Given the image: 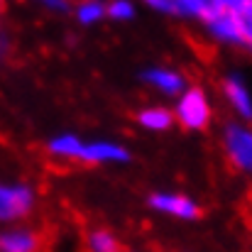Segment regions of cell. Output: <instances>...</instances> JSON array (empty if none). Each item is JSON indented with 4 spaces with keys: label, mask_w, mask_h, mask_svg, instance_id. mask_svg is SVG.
Instances as JSON below:
<instances>
[{
    "label": "cell",
    "mask_w": 252,
    "mask_h": 252,
    "mask_svg": "<svg viewBox=\"0 0 252 252\" xmlns=\"http://www.w3.org/2000/svg\"><path fill=\"white\" fill-rule=\"evenodd\" d=\"M137 15L135 2L132 0H108L105 2V17L115 20V22H127Z\"/></svg>",
    "instance_id": "obj_15"
},
{
    "label": "cell",
    "mask_w": 252,
    "mask_h": 252,
    "mask_svg": "<svg viewBox=\"0 0 252 252\" xmlns=\"http://www.w3.org/2000/svg\"><path fill=\"white\" fill-rule=\"evenodd\" d=\"M42 235L32 228L12 225L0 230V252H39Z\"/></svg>",
    "instance_id": "obj_9"
},
{
    "label": "cell",
    "mask_w": 252,
    "mask_h": 252,
    "mask_svg": "<svg viewBox=\"0 0 252 252\" xmlns=\"http://www.w3.org/2000/svg\"><path fill=\"white\" fill-rule=\"evenodd\" d=\"M86 245L91 252H120V240L110 233V230H91L86 238Z\"/></svg>",
    "instance_id": "obj_14"
},
{
    "label": "cell",
    "mask_w": 252,
    "mask_h": 252,
    "mask_svg": "<svg viewBox=\"0 0 252 252\" xmlns=\"http://www.w3.org/2000/svg\"><path fill=\"white\" fill-rule=\"evenodd\" d=\"M79 162H84V164H127L130 150L113 140H93V142H84V147L79 152Z\"/></svg>",
    "instance_id": "obj_5"
},
{
    "label": "cell",
    "mask_w": 252,
    "mask_h": 252,
    "mask_svg": "<svg viewBox=\"0 0 252 252\" xmlns=\"http://www.w3.org/2000/svg\"><path fill=\"white\" fill-rule=\"evenodd\" d=\"M74 15H76V22L84 27L98 25L105 20V2L103 0H79L74 5Z\"/></svg>",
    "instance_id": "obj_13"
},
{
    "label": "cell",
    "mask_w": 252,
    "mask_h": 252,
    "mask_svg": "<svg viewBox=\"0 0 252 252\" xmlns=\"http://www.w3.org/2000/svg\"><path fill=\"white\" fill-rule=\"evenodd\" d=\"M206 32L220 42V44H228V47H245L243 42V27H240V17L238 12H220L216 10L206 22H203Z\"/></svg>",
    "instance_id": "obj_7"
},
{
    "label": "cell",
    "mask_w": 252,
    "mask_h": 252,
    "mask_svg": "<svg viewBox=\"0 0 252 252\" xmlns=\"http://www.w3.org/2000/svg\"><path fill=\"white\" fill-rule=\"evenodd\" d=\"M84 147V140L74 132H59L47 142V155L54 159H66V162H79V152Z\"/></svg>",
    "instance_id": "obj_10"
},
{
    "label": "cell",
    "mask_w": 252,
    "mask_h": 252,
    "mask_svg": "<svg viewBox=\"0 0 252 252\" xmlns=\"http://www.w3.org/2000/svg\"><path fill=\"white\" fill-rule=\"evenodd\" d=\"M32 2H37L39 7H44L49 12H57V15H66V12L74 10L71 0H32Z\"/></svg>",
    "instance_id": "obj_17"
},
{
    "label": "cell",
    "mask_w": 252,
    "mask_h": 252,
    "mask_svg": "<svg viewBox=\"0 0 252 252\" xmlns=\"http://www.w3.org/2000/svg\"><path fill=\"white\" fill-rule=\"evenodd\" d=\"M238 17H240V27H243V42L248 49H252V0L238 12Z\"/></svg>",
    "instance_id": "obj_16"
},
{
    "label": "cell",
    "mask_w": 252,
    "mask_h": 252,
    "mask_svg": "<svg viewBox=\"0 0 252 252\" xmlns=\"http://www.w3.org/2000/svg\"><path fill=\"white\" fill-rule=\"evenodd\" d=\"M2 2H5V0H0V10H2Z\"/></svg>",
    "instance_id": "obj_21"
},
{
    "label": "cell",
    "mask_w": 252,
    "mask_h": 252,
    "mask_svg": "<svg viewBox=\"0 0 252 252\" xmlns=\"http://www.w3.org/2000/svg\"><path fill=\"white\" fill-rule=\"evenodd\" d=\"M220 91L228 100V105L233 108V113L238 115L240 123H252V93L245 79L235 71L225 74L223 81H220Z\"/></svg>",
    "instance_id": "obj_6"
},
{
    "label": "cell",
    "mask_w": 252,
    "mask_h": 252,
    "mask_svg": "<svg viewBox=\"0 0 252 252\" xmlns=\"http://www.w3.org/2000/svg\"><path fill=\"white\" fill-rule=\"evenodd\" d=\"M250 0H211V5L220 12H240Z\"/></svg>",
    "instance_id": "obj_18"
},
{
    "label": "cell",
    "mask_w": 252,
    "mask_h": 252,
    "mask_svg": "<svg viewBox=\"0 0 252 252\" xmlns=\"http://www.w3.org/2000/svg\"><path fill=\"white\" fill-rule=\"evenodd\" d=\"M213 12H216V7L211 5V0H176V12H174V17L206 22Z\"/></svg>",
    "instance_id": "obj_12"
},
{
    "label": "cell",
    "mask_w": 252,
    "mask_h": 252,
    "mask_svg": "<svg viewBox=\"0 0 252 252\" xmlns=\"http://www.w3.org/2000/svg\"><path fill=\"white\" fill-rule=\"evenodd\" d=\"M150 10L162 12V15H174L176 12V0H142Z\"/></svg>",
    "instance_id": "obj_19"
},
{
    "label": "cell",
    "mask_w": 252,
    "mask_h": 252,
    "mask_svg": "<svg viewBox=\"0 0 252 252\" xmlns=\"http://www.w3.org/2000/svg\"><path fill=\"white\" fill-rule=\"evenodd\" d=\"M37 193L22 181H0V223H17L34 211Z\"/></svg>",
    "instance_id": "obj_3"
},
{
    "label": "cell",
    "mask_w": 252,
    "mask_h": 252,
    "mask_svg": "<svg viewBox=\"0 0 252 252\" xmlns=\"http://www.w3.org/2000/svg\"><path fill=\"white\" fill-rule=\"evenodd\" d=\"M147 206L162 216L176 218V220H196L201 216V208L193 198L176 193V191H155L147 198Z\"/></svg>",
    "instance_id": "obj_4"
},
{
    "label": "cell",
    "mask_w": 252,
    "mask_h": 252,
    "mask_svg": "<svg viewBox=\"0 0 252 252\" xmlns=\"http://www.w3.org/2000/svg\"><path fill=\"white\" fill-rule=\"evenodd\" d=\"M174 110L167 105H147L137 113V125L150 130V132H167L174 127Z\"/></svg>",
    "instance_id": "obj_11"
},
{
    "label": "cell",
    "mask_w": 252,
    "mask_h": 252,
    "mask_svg": "<svg viewBox=\"0 0 252 252\" xmlns=\"http://www.w3.org/2000/svg\"><path fill=\"white\" fill-rule=\"evenodd\" d=\"M142 79H145L147 86H152L157 93L169 95V98H179L189 88L186 76L181 71H176V69H169V66H150V69L142 71Z\"/></svg>",
    "instance_id": "obj_8"
},
{
    "label": "cell",
    "mask_w": 252,
    "mask_h": 252,
    "mask_svg": "<svg viewBox=\"0 0 252 252\" xmlns=\"http://www.w3.org/2000/svg\"><path fill=\"white\" fill-rule=\"evenodd\" d=\"M220 145H223V155L230 162V167L240 174H250L252 176V125L250 123H240V120H230L223 127L220 135Z\"/></svg>",
    "instance_id": "obj_2"
},
{
    "label": "cell",
    "mask_w": 252,
    "mask_h": 252,
    "mask_svg": "<svg viewBox=\"0 0 252 252\" xmlns=\"http://www.w3.org/2000/svg\"><path fill=\"white\" fill-rule=\"evenodd\" d=\"M171 110H174V120L184 130H191V132L206 130L211 125V120H213L211 98H208L206 88H201V86H189L176 98V105Z\"/></svg>",
    "instance_id": "obj_1"
},
{
    "label": "cell",
    "mask_w": 252,
    "mask_h": 252,
    "mask_svg": "<svg viewBox=\"0 0 252 252\" xmlns=\"http://www.w3.org/2000/svg\"><path fill=\"white\" fill-rule=\"evenodd\" d=\"M10 54V37L5 32H0V62Z\"/></svg>",
    "instance_id": "obj_20"
}]
</instances>
